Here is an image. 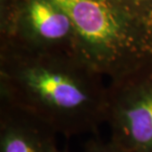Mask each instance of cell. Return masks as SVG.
Wrapping results in <instances>:
<instances>
[{"label":"cell","mask_w":152,"mask_h":152,"mask_svg":"<svg viewBox=\"0 0 152 152\" xmlns=\"http://www.w3.org/2000/svg\"><path fill=\"white\" fill-rule=\"evenodd\" d=\"M54 134L35 118L1 103L0 152H50Z\"/></svg>","instance_id":"cell-5"},{"label":"cell","mask_w":152,"mask_h":152,"mask_svg":"<svg viewBox=\"0 0 152 152\" xmlns=\"http://www.w3.org/2000/svg\"><path fill=\"white\" fill-rule=\"evenodd\" d=\"M83 152H124L121 148L110 139L103 141L101 139H91L85 145Z\"/></svg>","instance_id":"cell-7"},{"label":"cell","mask_w":152,"mask_h":152,"mask_svg":"<svg viewBox=\"0 0 152 152\" xmlns=\"http://www.w3.org/2000/svg\"><path fill=\"white\" fill-rule=\"evenodd\" d=\"M68 15L80 54L109 80L152 64V27L117 0H54Z\"/></svg>","instance_id":"cell-2"},{"label":"cell","mask_w":152,"mask_h":152,"mask_svg":"<svg viewBox=\"0 0 152 152\" xmlns=\"http://www.w3.org/2000/svg\"><path fill=\"white\" fill-rule=\"evenodd\" d=\"M0 33L1 42L82 58L72 21L54 0H16L10 11L0 15Z\"/></svg>","instance_id":"cell-4"},{"label":"cell","mask_w":152,"mask_h":152,"mask_svg":"<svg viewBox=\"0 0 152 152\" xmlns=\"http://www.w3.org/2000/svg\"><path fill=\"white\" fill-rule=\"evenodd\" d=\"M50 152H67V151H63V150L58 149V148H57V146H56V143L54 145H53V147L50 148Z\"/></svg>","instance_id":"cell-8"},{"label":"cell","mask_w":152,"mask_h":152,"mask_svg":"<svg viewBox=\"0 0 152 152\" xmlns=\"http://www.w3.org/2000/svg\"><path fill=\"white\" fill-rule=\"evenodd\" d=\"M152 27V0H117Z\"/></svg>","instance_id":"cell-6"},{"label":"cell","mask_w":152,"mask_h":152,"mask_svg":"<svg viewBox=\"0 0 152 152\" xmlns=\"http://www.w3.org/2000/svg\"><path fill=\"white\" fill-rule=\"evenodd\" d=\"M106 123L124 152H152V64L109 82Z\"/></svg>","instance_id":"cell-3"},{"label":"cell","mask_w":152,"mask_h":152,"mask_svg":"<svg viewBox=\"0 0 152 152\" xmlns=\"http://www.w3.org/2000/svg\"><path fill=\"white\" fill-rule=\"evenodd\" d=\"M105 77L78 56L1 42V103L64 136L94 132L106 123Z\"/></svg>","instance_id":"cell-1"}]
</instances>
